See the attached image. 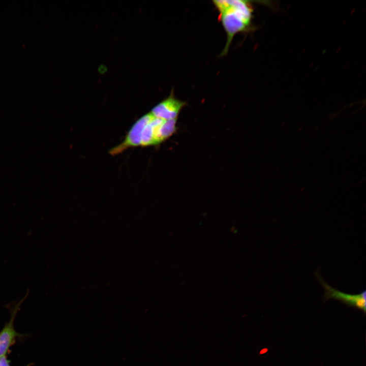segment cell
Instances as JSON below:
<instances>
[{
    "instance_id": "6da1fadb",
    "label": "cell",
    "mask_w": 366,
    "mask_h": 366,
    "mask_svg": "<svg viewBox=\"0 0 366 366\" xmlns=\"http://www.w3.org/2000/svg\"><path fill=\"white\" fill-rule=\"evenodd\" d=\"M213 3L227 35L225 47L220 55L222 56L227 53L235 35L248 32L251 28L253 9L247 1H214Z\"/></svg>"
},
{
    "instance_id": "7a4b0ae2",
    "label": "cell",
    "mask_w": 366,
    "mask_h": 366,
    "mask_svg": "<svg viewBox=\"0 0 366 366\" xmlns=\"http://www.w3.org/2000/svg\"><path fill=\"white\" fill-rule=\"evenodd\" d=\"M176 124V120H164L151 114L143 129L140 146L155 145L163 142L175 133Z\"/></svg>"
},
{
    "instance_id": "3957f363",
    "label": "cell",
    "mask_w": 366,
    "mask_h": 366,
    "mask_svg": "<svg viewBox=\"0 0 366 366\" xmlns=\"http://www.w3.org/2000/svg\"><path fill=\"white\" fill-rule=\"evenodd\" d=\"M315 275L323 287L325 291L324 298L327 300L329 299L338 300L347 306L358 309L365 314L366 311V291L363 290L359 294H350L342 292L328 285L321 278L318 272Z\"/></svg>"
},
{
    "instance_id": "277c9868",
    "label": "cell",
    "mask_w": 366,
    "mask_h": 366,
    "mask_svg": "<svg viewBox=\"0 0 366 366\" xmlns=\"http://www.w3.org/2000/svg\"><path fill=\"white\" fill-rule=\"evenodd\" d=\"M151 116L148 113L139 119L128 132L124 140L110 150L111 155H115L132 147L140 146L141 136L143 129Z\"/></svg>"
},
{
    "instance_id": "5b68a950",
    "label": "cell",
    "mask_w": 366,
    "mask_h": 366,
    "mask_svg": "<svg viewBox=\"0 0 366 366\" xmlns=\"http://www.w3.org/2000/svg\"><path fill=\"white\" fill-rule=\"evenodd\" d=\"M186 104L174 97L172 92L165 100L153 108L151 113L155 117L164 120H176L182 108Z\"/></svg>"
},
{
    "instance_id": "8992f818",
    "label": "cell",
    "mask_w": 366,
    "mask_h": 366,
    "mask_svg": "<svg viewBox=\"0 0 366 366\" xmlns=\"http://www.w3.org/2000/svg\"><path fill=\"white\" fill-rule=\"evenodd\" d=\"M17 333L13 326V319L0 332V357L4 356L15 342Z\"/></svg>"
},
{
    "instance_id": "52a82bcc",
    "label": "cell",
    "mask_w": 366,
    "mask_h": 366,
    "mask_svg": "<svg viewBox=\"0 0 366 366\" xmlns=\"http://www.w3.org/2000/svg\"><path fill=\"white\" fill-rule=\"evenodd\" d=\"M0 366H9L8 361L5 356L0 357Z\"/></svg>"
}]
</instances>
